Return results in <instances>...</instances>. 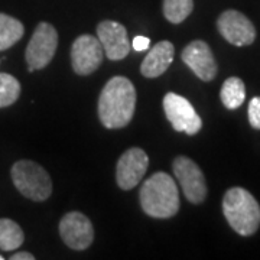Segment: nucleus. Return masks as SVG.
<instances>
[{"label": "nucleus", "mask_w": 260, "mask_h": 260, "mask_svg": "<svg viewBox=\"0 0 260 260\" xmlns=\"http://www.w3.org/2000/svg\"><path fill=\"white\" fill-rule=\"evenodd\" d=\"M194 9L192 0H164V16L171 23L184 22Z\"/></svg>", "instance_id": "nucleus-18"}, {"label": "nucleus", "mask_w": 260, "mask_h": 260, "mask_svg": "<svg viewBox=\"0 0 260 260\" xmlns=\"http://www.w3.org/2000/svg\"><path fill=\"white\" fill-rule=\"evenodd\" d=\"M164 110L168 120L177 132L194 136L203 127V120L197 114L192 104L179 94L168 93L164 97Z\"/></svg>", "instance_id": "nucleus-6"}, {"label": "nucleus", "mask_w": 260, "mask_h": 260, "mask_svg": "<svg viewBox=\"0 0 260 260\" xmlns=\"http://www.w3.org/2000/svg\"><path fill=\"white\" fill-rule=\"evenodd\" d=\"M136 109V90L126 77H113L99 99V117L104 127L121 129L132 120Z\"/></svg>", "instance_id": "nucleus-1"}, {"label": "nucleus", "mask_w": 260, "mask_h": 260, "mask_svg": "<svg viewBox=\"0 0 260 260\" xmlns=\"http://www.w3.org/2000/svg\"><path fill=\"white\" fill-rule=\"evenodd\" d=\"M148 167L149 158L143 149H127L117 162V168H116L117 185L124 191L135 188L143 179Z\"/></svg>", "instance_id": "nucleus-11"}, {"label": "nucleus", "mask_w": 260, "mask_h": 260, "mask_svg": "<svg viewBox=\"0 0 260 260\" xmlns=\"http://www.w3.org/2000/svg\"><path fill=\"white\" fill-rule=\"evenodd\" d=\"M25 240L23 230L10 218H0V249L13 251L19 249Z\"/></svg>", "instance_id": "nucleus-16"}, {"label": "nucleus", "mask_w": 260, "mask_h": 260, "mask_svg": "<svg viewBox=\"0 0 260 260\" xmlns=\"http://www.w3.org/2000/svg\"><path fill=\"white\" fill-rule=\"evenodd\" d=\"M142 210L153 218H171L179 210V195L174 178L167 172H156L140 188Z\"/></svg>", "instance_id": "nucleus-2"}, {"label": "nucleus", "mask_w": 260, "mask_h": 260, "mask_svg": "<svg viewBox=\"0 0 260 260\" xmlns=\"http://www.w3.org/2000/svg\"><path fill=\"white\" fill-rule=\"evenodd\" d=\"M97 35L104 54L112 61H119L129 55L132 45L127 30L121 23L114 20H103L97 26Z\"/></svg>", "instance_id": "nucleus-12"}, {"label": "nucleus", "mask_w": 260, "mask_h": 260, "mask_svg": "<svg viewBox=\"0 0 260 260\" xmlns=\"http://www.w3.org/2000/svg\"><path fill=\"white\" fill-rule=\"evenodd\" d=\"M182 61L200 80L213 81L217 75V62L211 48L204 41H192L182 51Z\"/></svg>", "instance_id": "nucleus-13"}, {"label": "nucleus", "mask_w": 260, "mask_h": 260, "mask_svg": "<svg viewBox=\"0 0 260 260\" xmlns=\"http://www.w3.org/2000/svg\"><path fill=\"white\" fill-rule=\"evenodd\" d=\"M221 37L234 47L251 45L256 39V29L247 16L237 10H225L217 19Z\"/></svg>", "instance_id": "nucleus-9"}, {"label": "nucleus", "mask_w": 260, "mask_h": 260, "mask_svg": "<svg viewBox=\"0 0 260 260\" xmlns=\"http://www.w3.org/2000/svg\"><path fill=\"white\" fill-rule=\"evenodd\" d=\"M25 34L23 23L13 16L0 13V51L9 49L19 42Z\"/></svg>", "instance_id": "nucleus-15"}, {"label": "nucleus", "mask_w": 260, "mask_h": 260, "mask_svg": "<svg viewBox=\"0 0 260 260\" xmlns=\"http://www.w3.org/2000/svg\"><path fill=\"white\" fill-rule=\"evenodd\" d=\"M10 175L19 192L32 201H45L52 194V181L49 174L34 160L22 159L15 162Z\"/></svg>", "instance_id": "nucleus-4"}, {"label": "nucleus", "mask_w": 260, "mask_h": 260, "mask_svg": "<svg viewBox=\"0 0 260 260\" xmlns=\"http://www.w3.org/2000/svg\"><path fill=\"white\" fill-rule=\"evenodd\" d=\"M223 213L230 227L240 236H253L260 225V205L244 188H230L223 198Z\"/></svg>", "instance_id": "nucleus-3"}, {"label": "nucleus", "mask_w": 260, "mask_h": 260, "mask_svg": "<svg viewBox=\"0 0 260 260\" xmlns=\"http://www.w3.org/2000/svg\"><path fill=\"white\" fill-rule=\"evenodd\" d=\"M175 47L169 41H160L149 51L140 65V73L146 78H156L162 75L174 61Z\"/></svg>", "instance_id": "nucleus-14"}, {"label": "nucleus", "mask_w": 260, "mask_h": 260, "mask_svg": "<svg viewBox=\"0 0 260 260\" xmlns=\"http://www.w3.org/2000/svg\"><path fill=\"white\" fill-rule=\"evenodd\" d=\"M221 102L229 110H236L242 106L246 99V87L239 77H230L221 87Z\"/></svg>", "instance_id": "nucleus-17"}, {"label": "nucleus", "mask_w": 260, "mask_h": 260, "mask_svg": "<svg viewBox=\"0 0 260 260\" xmlns=\"http://www.w3.org/2000/svg\"><path fill=\"white\" fill-rule=\"evenodd\" d=\"M103 58V45L93 35H80L71 47V65L75 74L90 75L102 65Z\"/></svg>", "instance_id": "nucleus-8"}, {"label": "nucleus", "mask_w": 260, "mask_h": 260, "mask_svg": "<svg viewBox=\"0 0 260 260\" xmlns=\"http://www.w3.org/2000/svg\"><path fill=\"white\" fill-rule=\"evenodd\" d=\"M59 234L62 242L73 250H85L94 240L91 221L78 211L65 214L59 221Z\"/></svg>", "instance_id": "nucleus-10"}, {"label": "nucleus", "mask_w": 260, "mask_h": 260, "mask_svg": "<svg viewBox=\"0 0 260 260\" xmlns=\"http://www.w3.org/2000/svg\"><path fill=\"white\" fill-rule=\"evenodd\" d=\"M249 123L251 127L260 130V97H253L249 103Z\"/></svg>", "instance_id": "nucleus-20"}, {"label": "nucleus", "mask_w": 260, "mask_h": 260, "mask_svg": "<svg viewBox=\"0 0 260 260\" xmlns=\"http://www.w3.org/2000/svg\"><path fill=\"white\" fill-rule=\"evenodd\" d=\"M174 174L182 186L186 200L192 204H201L207 198V182L200 167L192 159L177 156L172 164Z\"/></svg>", "instance_id": "nucleus-7"}, {"label": "nucleus", "mask_w": 260, "mask_h": 260, "mask_svg": "<svg viewBox=\"0 0 260 260\" xmlns=\"http://www.w3.org/2000/svg\"><path fill=\"white\" fill-rule=\"evenodd\" d=\"M56 47H58L56 29L48 22L38 23L25 52L29 71L45 68L55 55Z\"/></svg>", "instance_id": "nucleus-5"}, {"label": "nucleus", "mask_w": 260, "mask_h": 260, "mask_svg": "<svg viewBox=\"0 0 260 260\" xmlns=\"http://www.w3.org/2000/svg\"><path fill=\"white\" fill-rule=\"evenodd\" d=\"M10 260H35V256L28 251H19L16 254L10 256Z\"/></svg>", "instance_id": "nucleus-22"}, {"label": "nucleus", "mask_w": 260, "mask_h": 260, "mask_svg": "<svg viewBox=\"0 0 260 260\" xmlns=\"http://www.w3.org/2000/svg\"><path fill=\"white\" fill-rule=\"evenodd\" d=\"M20 95V84L13 75L0 73V109L9 107L18 102Z\"/></svg>", "instance_id": "nucleus-19"}, {"label": "nucleus", "mask_w": 260, "mask_h": 260, "mask_svg": "<svg viewBox=\"0 0 260 260\" xmlns=\"http://www.w3.org/2000/svg\"><path fill=\"white\" fill-rule=\"evenodd\" d=\"M149 45H150V41H149V38L145 37H136L133 39V49L135 51H145V49H148Z\"/></svg>", "instance_id": "nucleus-21"}]
</instances>
